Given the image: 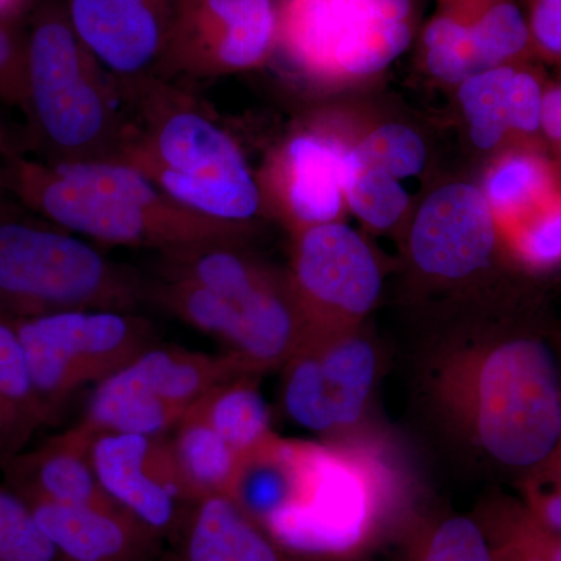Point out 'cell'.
<instances>
[{
    "mask_svg": "<svg viewBox=\"0 0 561 561\" xmlns=\"http://www.w3.org/2000/svg\"><path fill=\"white\" fill-rule=\"evenodd\" d=\"M435 400L491 460L529 472L561 442V365L556 341L513 328L446 353L432 371Z\"/></svg>",
    "mask_w": 561,
    "mask_h": 561,
    "instance_id": "obj_1",
    "label": "cell"
},
{
    "mask_svg": "<svg viewBox=\"0 0 561 561\" xmlns=\"http://www.w3.org/2000/svg\"><path fill=\"white\" fill-rule=\"evenodd\" d=\"M121 81L127 119L113 160L142 173L184 208L251 225L264 202L238 140L172 81L158 76Z\"/></svg>",
    "mask_w": 561,
    "mask_h": 561,
    "instance_id": "obj_2",
    "label": "cell"
},
{
    "mask_svg": "<svg viewBox=\"0 0 561 561\" xmlns=\"http://www.w3.org/2000/svg\"><path fill=\"white\" fill-rule=\"evenodd\" d=\"M3 184L55 227L111 245L169 251L242 241L251 225L228 224L184 208L117 160L33 161L3 157Z\"/></svg>",
    "mask_w": 561,
    "mask_h": 561,
    "instance_id": "obj_3",
    "label": "cell"
},
{
    "mask_svg": "<svg viewBox=\"0 0 561 561\" xmlns=\"http://www.w3.org/2000/svg\"><path fill=\"white\" fill-rule=\"evenodd\" d=\"M24 108L49 161L116 157L127 119L122 81L81 43L60 7H43L27 32Z\"/></svg>",
    "mask_w": 561,
    "mask_h": 561,
    "instance_id": "obj_4",
    "label": "cell"
},
{
    "mask_svg": "<svg viewBox=\"0 0 561 561\" xmlns=\"http://www.w3.org/2000/svg\"><path fill=\"white\" fill-rule=\"evenodd\" d=\"M144 305H149V278L110 260L87 239L0 216V316L138 312Z\"/></svg>",
    "mask_w": 561,
    "mask_h": 561,
    "instance_id": "obj_5",
    "label": "cell"
},
{
    "mask_svg": "<svg viewBox=\"0 0 561 561\" xmlns=\"http://www.w3.org/2000/svg\"><path fill=\"white\" fill-rule=\"evenodd\" d=\"M286 500L261 524L289 551L342 556L370 534L387 491L381 463L362 449L284 440Z\"/></svg>",
    "mask_w": 561,
    "mask_h": 561,
    "instance_id": "obj_6",
    "label": "cell"
},
{
    "mask_svg": "<svg viewBox=\"0 0 561 561\" xmlns=\"http://www.w3.org/2000/svg\"><path fill=\"white\" fill-rule=\"evenodd\" d=\"M275 55L321 88L378 77L411 46L415 0H276Z\"/></svg>",
    "mask_w": 561,
    "mask_h": 561,
    "instance_id": "obj_7",
    "label": "cell"
},
{
    "mask_svg": "<svg viewBox=\"0 0 561 561\" xmlns=\"http://www.w3.org/2000/svg\"><path fill=\"white\" fill-rule=\"evenodd\" d=\"M253 375L241 357L176 346H151L119 371L95 383L80 426L92 435H165L221 383Z\"/></svg>",
    "mask_w": 561,
    "mask_h": 561,
    "instance_id": "obj_8",
    "label": "cell"
},
{
    "mask_svg": "<svg viewBox=\"0 0 561 561\" xmlns=\"http://www.w3.org/2000/svg\"><path fill=\"white\" fill-rule=\"evenodd\" d=\"M33 386L54 416L88 383H99L157 345L136 312L68 311L13 320Z\"/></svg>",
    "mask_w": 561,
    "mask_h": 561,
    "instance_id": "obj_9",
    "label": "cell"
},
{
    "mask_svg": "<svg viewBox=\"0 0 561 561\" xmlns=\"http://www.w3.org/2000/svg\"><path fill=\"white\" fill-rule=\"evenodd\" d=\"M308 341L359 330L382 290V272L367 241L343 221L295 236L289 272Z\"/></svg>",
    "mask_w": 561,
    "mask_h": 561,
    "instance_id": "obj_10",
    "label": "cell"
},
{
    "mask_svg": "<svg viewBox=\"0 0 561 561\" xmlns=\"http://www.w3.org/2000/svg\"><path fill=\"white\" fill-rule=\"evenodd\" d=\"M276 0H175L154 76L216 79L257 69L275 57Z\"/></svg>",
    "mask_w": 561,
    "mask_h": 561,
    "instance_id": "obj_11",
    "label": "cell"
},
{
    "mask_svg": "<svg viewBox=\"0 0 561 561\" xmlns=\"http://www.w3.org/2000/svg\"><path fill=\"white\" fill-rule=\"evenodd\" d=\"M284 367L287 415L306 430L337 434L364 415L378 357L371 342L356 330L306 342Z\"/></svg>",
    "mask_w": 561,
    "mask_h": 561,
    "instance_id": "obj_12",
    "label": "cell"
},
{
    "mask_svg": "<svg viewBox=\"0 0 561 561\" xmlns=\"http://www.w3.org/2000/svg\"><path fill=\"white\" fill-rule=\"evenodd\" d=\"M420 55L427 72L451 87L497 66L538 61L522 0H437Z\"/></svg>",
    "mask_w": 561,
    "mask_h": 561,
    "instance_id": "obj_13",
    "label": "cell"
},
{
    "mask_svg": "<svg viewBox=\"0 0 561 561\" xmlns=\"http://www.w3.org/2000/svg\"><path fill=\"white\" fill-rule=\"evenodd\" d=\"M91 460L111 501L158 537H171L194 502L165 435H95Z\"/></svg>",
    "mask_w": 561,
    "mask_h": 561,
    "instance_id": "obj_14",
    "label": "cell"
},
{
    "mask_svg": "<svg viewBox=\"0 0 561 561\" xmlns=\"http://www.w3.org/2000/svg\"><path fill=\"white\" fill-rule=\"evenodd\" d=\"M348 138L330 124L291 133L273 151L260 181L262 202L295 236L317 225L341 221L345 203Z\"/></svg>",
    "mask_w": 561,
    "mask_h": 561,
    "instance_id": "obj_15",
    "label": "cell"
},
{
    "mask_svg": "<svg viewBox=\"0 0 561 561\" xmlns=\"http://www.w3.org/2000/svg\"><path fill=\"white\" fill-rule=\"evenodd\" d=\"M413 264L432 278L459 280L486 271L502 253L500 230L481 187L449 183L421 203L412 221Z\"/></svg>",
    "mask_w": 561,
    "mask_h": 561,
    "instance_id": "obj_16",
    "label": "cell"
},
{
    "mask_svg": "<svg viewBox=\"0 0 561 561\" xmlns=\"http://www.w3.org/2000/svg\"><path fill=\"white\" fill-rule=\"evenodd\" d=\"M545 76L537 61L513 62L476 73L457 87L461 114L478 149H546L542 139Z\"/></svg>",
    "mask_w": 561,
    "mask_h": 561,
    "instance_id": "obj_17",
    "label": "cell"
},
{
    "mask_svg": "<svg viewBox=\"0 0 561 561\" xmlns=\"http://www.w3.org/2000/svg\"><path fill=\"white\" fill-rule=\"evenodd\" d=\"M175 0H68L73 32L99 62L130 80L154 76L164 51Z\"/></svg>",
    "mask_w": 561,
    "mask_h": 561,
    "instance_id": "obj_18",
    "label": "cell"
},
{
    "mask_svg": "<svg viewBox=\"0 0 561 561\" xmlns=\"http://www.w3.org/2000/svg\"><path fill=\"white\" fill-rule=\"evenodd\" d=\"M95 435L70 427L3 468V485L27 502L121 508L110 500L95 476L91 445Z\"/></svg>",
    "mask_w": 561,
    "mask_h": 561,
    "instance_id": "obj_19",
    "label": "cell"
},
{
    "mask_svg": "<svg viewBox=\"0 0 561 561\" xmlns=\"http://www.w3.org/2000/svg\"><path fill=\"white\" fill-rule=\"evenodd\" d=\"M27 504L68 561H151L160 549L161 538L122 508Z\"/></svg>",
    "mask_w": 561,
    "mask_h": 561,
    "instance_id": "obj_20",
    "label": "cell"
},
{
    "mask_svg": "<svg viewBox=\"0 0 561 561\" xmlns=\"http://www.w3.org/2000/svg\"><path fill=\"white\" fill-rule=\"evenodd\" d=\"M172 538L176 561H287L278 542L227 494L192 502Z\"/></svg>",
    "mask_w": 561,
    "mask_h": 561,
    "instance_id": "obj_21",
    "label": "cell"
},
{
    "mask_svg": "<svg viewBox=\"0 0 561 561\" xmlns=\"http://www.w3.org/2000/svg\"><path fill=\"white\" fill-rule=\"evenodd\" d=\"M502 253L524 275L561 271V171L496 221Z\"/></svg>",
    "mask_w": 561,
    "mask_h": 561,
    "instance_id": "obj_22",
    "label": "cell"
},
{
    "mask_svg": "<svg viewBox=\"0 0 561 561\" xmlns=\"http://www.w3.org/2000/svg\"><path fill=\"white\" fill-rule=\"evenodd\" d=\"M173 430V454L194 501L210 494L231 496L241 456L194 409Z\"/></svg>",
    "mask_w": 561,
    "mask_h": 561,
    "instance_id": "obj_23",
    "label": "cell"
},
{
    "mask_svg": "<svg viewBox=\"0 0 561 561\" xmlns=\"http://www.w3.org/2000/svg\"><path fill=\"white\" fill-rule=\"evenodd\" d=\"M192 409L241 457L273 435L271 412L253 375L221 383Z\"/></svg>",
    "mask_w": 561,
    "mask_h": 561,
    "instance_id": "obj_24",
    "label": "cell"
},
{
    "mask_svg": "<svg viewBox=\"0 0 561 561\" xmlns=\"http://www.w3.org/2000/svg\"><path fill=\"white\" fill-rule=\"evenodd\" d=\"M343 191L346 208L368 227L381 231L394 227L408 213L411 202L401 180L357 158L351 150L350 139Z\"/></svg>",
    "mask_w": 561,
    "mask_h": 561,
    "instance_id": "obj_25",
    "label": "cell"
},
{
    "mask_svg": "<svg viewBox=\"0 0 561 561\" xmlns=\"http://www.w3.org/2000/svg\"><path fill=\"white\" fill-rule=\"evenodd\" d=\"M350 144L362 161L401 181L419 175L427 160L426 146L419 133L398 122L373 127L359 138L350 139Z\"/></svg>",
    "mask_w": 561,
    "mask_h": 561,
    "instance_id": "obj_26",
    "label": "cell"
},
{
    "mask_svg": "<svg viewBox=\"0 0 561 561\" xmlns=\"http://www.w3.org/2000/svg\"><path fill=\"white\" fill-rule=\"evenodd\" d=\"M0 561H68L31 505L5 485L0 486Z\"/></svg>",
    "mask_w": 561,
    "mask_h": 561,
    "instance_id": "obj_27",
    "label": "cell"
},
{
    "mask_svg": "<svg viewBox=\"0 0 561 561\" xmlns=\"http://www.w3.org/2000/svg\"><path fill=\"white\" fill-rule=\"evenodd\" d=\"M496 561H561V534L538 522L526 505L501 511Z\"/></svg>",
    "mask_w": 561,
    "mask_h": 561,
    "instance_id": "obj_28",
    "label": "cell"
},
{
    "mask_svg": "<svg viewBox=\"0 0 561 561\" xmlns=\"http://www.w3.org/2000/svg\"><path fill=\"white\" fill-rule=\"evenodd\" d=\"M420 561H496L485 534L470 518L454 516L431 535Z\"/></svg>",
    "mask_w": 561,
    "mask_h": 561,
    "instance_id": "obj_29",
    "label": "cell"
},
{
    "mask_svg": "<svg viewBox=\"0 0 561 561\" xmlns=\"http://www.w3.org/2000/svg\"><path fill=\"white\" fill-rule=\"evenodd\" d=\"M27 393L20 383L0 375V471L31 443Z\"/></svg>",
    "mask_w": 561,
    "mask_h": 561,
    "instance_id": "obj_30",
    "label": "cell"
},
{
    "mask_svg": "<svg viewBox=\"0 0 561 561\" xmlns=\"http://www.w3.org/2000/svg\"><path fill=\"white\" fill-rule=\"evenodd\" d=\"M25 49L27 33L20 32L13 20H0V98L10 103H25Z\"/></svg>",
    "mask_w": 561,
    "mask_h": 561,
    "instance_id": "obj_31",
    "label": "cell"
},
{
    "mask_svg": "<svg viewBox=\"0 0 561 561\" xmlns=\"http://www.w3.org/2000/svg\"><path fill=\"white\" fill-rule=\"evenodd\" d=\"M538 61L561 68V0H522Z\"/></svg>",
    "mask_w": 561,
    "mask_h": 561,
    "instance_id": "obj_32",
    "label": "cell"
},
{
    "mask_svg": "<svg viewBox=\"0 0 561 561\" xmlns=\"http://www.w3.org/2000/svg\"><path fill=\"white\" fill-rule=\"evenodd\" d=\"M542 139L549 154L561 165V77L546 84L542 99Z\"/></svg>",
    "mask_w": 561,
    "mask_h": 561,
    "instance_id": "obj_33",
    "label": "cell"
},
{
    "mask_svg": "<svg viewBox=\"0 0 561 561\" xmlns=\"http://www.w3.org/2000/svg\"><path fill=\"white\" fill-rule=\"evenodd\" d=\"M24 0H0V20H13Z\"/></svg>",
    "mask_w": 561,
    "mask_h": 561,
    "instance_id": "obj_34",
    "label": "cell"
},
{
    "mask_svg": "<svg viewBox=\"0 0 561 561\" xmlns=\"http://www.w3.org/2000/svg\"><path fill=\"white\" fill-rule=\"evenodd\" d=\"M9 151H11V149H9V144H7L5 131H3V127L0 125V154H2L3 158Z\"/></svg>",
    "mask_w": 561,
    "mask_h": 561,
    "instance_id": "obj_35",
    "label": "cell"
},
{
    "mask_svg": "<svg viewBox=\"0 0 561 561\" xmlns=\"http://www.w3.org/2000/svg\"><path fill=\"white\" fill-rule=\"evenodd\" d=\"M551 460L553 461V465H556L557 470H559L561 474V449H557L556 453L552 454Z\"/></svg>",
    "mask_w": 561,
    "mask_h": 561,
    "instance_id": "obj_36",
    "label": "cell"
},
{
    "mask_svg": "<svg viewBox=\"0 0 561 561\" xmlns=\"http://www.w3.org/2000/svg\"><path fill=\"white\" fill-rule=\"evenodd\" d=\"M553 341H556L557 351H559L560 365H561V332L560 334L553 335ZM559 448L561 449V442Z\"/></svg>",
    "mask_w": 561,
    "mask_h": 561,
    "instance_id": "obj_37",
    "label": "cell"
},
{
    "mask_svg": "<svg viewBox=\"0 0 561 561\" xmlns=\"http://www.w3.org/2000/svg\"><path fill=\"white\" fill-rule=\"evenodd\" d=\"M2 187H5V184H3L2 172H0V190H2ZM0 210H2V208H0ZM3 214L7 213H0V216H3Z\"/></svg>",
    "mask_w": 561,
    "mask_h": 561,
    "instance_id": "obj_38",
    "label": "cell"
}]
</instances>
